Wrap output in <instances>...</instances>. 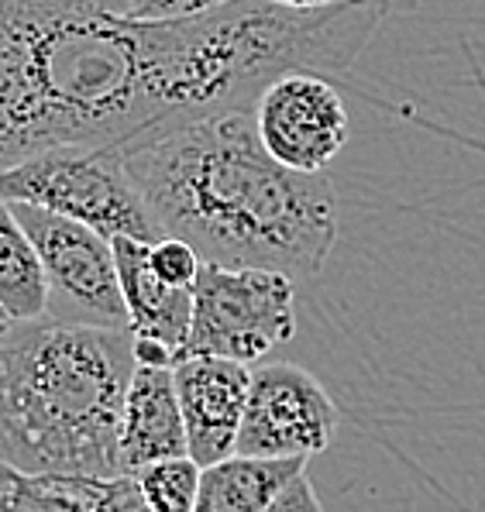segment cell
<instances>
[{
	"label": "cell",
	"instance_id": "ba28073f",
	"mask_svg": "<svg viewBox=\"0 0 485 512\" xmlns=\"http://www.w3.org/2000/svg\"><path fill=\"white\" fill-rule=\"evenodd\" d=\"M265 152L303 176H320L348 145V110L338 86L314 73H286L255 100Z\"/></svg>",
	"mask_w": 485,
	"mask_h": 512
},
{
	"label": "cell",
	"instance_id": "8992f818",
	"mask_svg": "<svg viewBox=\"0 0 485 512\" xmlns=\"http://www.w3.org/2000/svg\"><path fill=\"white\" fill-rule=\"evenodd\" d=\"M11 210L42 258L52 324L128 330L114 244L90 227L25 207V203H11Z\"/></svg>",
	"mask_w": 485,
	"mask_h": 512
},
{
	"label": "cell",
	"instance_id": "e0dca14e",
	"mask_svg": "<svg viewBox=\"0 0 485 512\" xmlns=\"http://www.w3.org/2000/svg\"><path fill=\"white\" fill-rule=\"evenodd\" d=\"M231 0H124L121 14L131 21H186L210 14Z\"/></svg>",
	"mask_w": 485,
	"mask_h": 512
},
{
	"label": "cell",
	"instance_id": "4fadbf2b",
	"mask_svg": "<svg viewBox=\"0 0 485 512\" xmlns=\"http://www.w3.org/2000/svg\"><path fill=\"white\" fill-rule=\"evenodd\" d=\"M303 471L307 461H258L231 454L200 471L193 512H265Z\"/></svg>",
	"mask_w": 485,
	"mask_h": 512
},
{
	"label": "cell",
	"instance_id": "277c9868",
	"mask_svg": "<svg viewBox=\"0 0 485 512\" xmlns=\"http://www.w3.org/2000/svg\"><path fill=\"white\" fill-rule=\"evenodd\" d=\"M0 200L66 217L107 241H162L114 148H49L28 155L0 169Z\"/></svg>",
	"mask_w": 485,
	"mask_h": 512
},
{
	"label": "cell",
	"instance_id": "7c38bea8",
	"mask_svg": "<svg viewBox=\"0 0 485 512\" xmlns=\"http://www.w3.org/2000/svg\"><path fill=\"white\" fill-rule=\"evenodd\" d=\"M0 512H148V506L131 475H21L0 464Z\"/></svg>",
	"mask_w": 485,
	"mask_h": 512
},
{
	"label": "cell",
	"instance_id": "7a4b0ae2",
	"mask_svg": "<svg viewBox=\"0 0 485 512\" xmlns=\"http://www.w3.org/2000/svg\"><path fill=\"white\" fill-rule=\"evenodd\" d=\"M162 238L203 265L314 279L338 241L331 179L265 152L252 110L193 117L114 145Z\"/></svg>",
	"mask_w": 485,
	"mask_h": 512
},
{
	"label": "cell",
	"instance_id": "6da1fadb",
	"mask_svg": "<svg viewBox=\"0 0 485 512\" xmlns=\"http://www.w3.org/2000/svg\"><path fill=\"white\" fill-rule=\"evenodd\" d=\"M197 18L131 21L0 0V169L207 117Z\"/></svg>",
	"mask_w": 485,
	"mask_h": 512
},
{
	"label": "cell",
	"instance_id": "ffe728a7",
	"mask_svg": "<svg viewBox=\"0 0 485 512\" xmlns=\"http://www.w3.org/2000/svg\"><path fill=\"white\" fill-rule=\"evenodd\" d=\"M269 4L293 7V11H314V7H331V4H338V0H269Z\"/></svg>",
	"mask_w": 485,
	"mask_h": 512
},
{
	"label": "cell",
	"instance_id": "9c48e42d",
	"mask_svg": "<svg viewBox=\"0 0 485 512\" xmlns=\"http://www.w3.org/2000/svg\"><path fill=\"white\" fill-rule=\"evenodd\" d=\"M179 413L186 427V454L210 468L234 454L248 403L252 368L224 358H183L172 365Z\"/></svg>",
	"mask_w": 485,
	"mask_h": 512
},
{
	"label": "cell",
	"instance_id": "3957f363",
	"mask_svg": "<svg viewBox=\"0 0 485 512\" xmlns=\"http://www.w3.org/2000/svg\"><path fill=\"white\" fill-rule=\"evenodd\" d=\"M128 330L21 324L0 337V464L21 475L117 478Z\"/></svg>",
	"mask_w": 485,
	"mask_h": 512
},
{
	"label": "cell",
	"instance_id": "52a82bcc",
	"mask_svg": "<svg viewBox=\"0 0 485 512\" xmlns=\"http://www.w3.org/2000/svg\"><path fill=\"white\" fill-rule=\"evenodd\" d=\"M338 406L307 368L265 361L252 368L234 454L258 461H310L338 433Z\"/></svg>",
	"mask_w": 485,
	"mask_h": 512
},
{
	"label": "cell",
	"instance_id": "5b68a950",
	"mask_svg": "<svg viewBox=\"0 0 485 512\" xmlns=\"http://www.w3.org/2000/svg\"><path fill=\"white\" fill-rule=\"evenodd\" d=\"M296 334V282L283 272L200 265L183 358L255 368Z\"/></svg>",
	"mask_w": 485,
	"mask_h": 512
},
{
	"label": "cell",
	"instance_id": "44dd1931",
	"mask_svg": "<svg viewBox=\"0 0 485 512\" xmlns=\"http://www.w3.org/2000/svg\"><path fill=\"white\" fill-rule=\"evenodd\" d=\"M7 327H11V324H7V320H4V313H0V337L7 334Z\"/></svg>",
	"mask_w": 485,
	"mask_h": 512
},
{
	"label": "cell",
	"instance_id": "2e32d148",
	"mask_svg": "<svg viewBox=\"0 0 485 512\" xmlns=\"http://www.w3.org/2000/svg\"><path fill=\"white\" fill-rule=\"evenodd\" d=\"M148 265L159 275L166 286L172 289H193L200 275V258L190 244L176 241V238H162L155 244H148Z\"/></svg>",
	"mask_w": 485,
	"mask_h": 512
},
{
	"label": "cell",
	"instance_id": "d6986e66",
	"mask_svg": "<svg viewBox=\"0 0 485 512\" xmlns=\"http://www.w3.org/2000/svg\"><path fill=\"white\" fill-rule=\"evenodd\" d=\"M45 7H62V11H107V14H121L124 0H35Z\"/></svg>",
	"mask_w": 485,
	"mask_h": 512
},
{
	"label": "cell",
	"instance_id": "5bb4252c",
	"mask_svg": "<svg viewBox=\"0 0 485 512\" xmlns=\"http://www.w3.org/2000/svg\"><path fill=\"white\" fill-rule=\"evenodd\" d=\"M0 313L11 327L49 320V282L42 258L14 217L11 203L0 200Z\"/></svg>",
	"mask_w": 485,
	"mask_h": 512
},
{
	"label": "cell",
	"instance_id": "9a60e30c",
	"mask_svg": "<svg viewBox=\"0 0 485 512\" xmlns=\"http://www.w3.org/2000/svg\"><path fill=\"white\" fill-rule=\"evenodd\" d=\"M200 464L193 458H172L148 464L135 478L148 512H193L200 492Z\"/></svg>",
	"mask_w": 485,
	"mask_h": 512
},
{
	"label": "cell",
	"instance_id": "30bf717a",
	"mask_svg": "<svg viewBox=\"0 0 485 512\" xmlns=\"http://www.w3.org/2000/svg\"><path fill=\"white\" fill-rule=\"evenodd\" d=\"M172 458H190L172 368L135 365L128 392H124L121 430H117L121 475H138L148 464Z\"/></svg>",
	"mask_w": 485,
	"mask_h": 512
},
{
	"label": "cell",
	"instance_id": "ac0fdd59",
	"mask_svg": "<svg viewBox=\"0 0 485 512\" xmlns=\"http://www.w3.org/2000/svg\"><path fill=\"white\" fill-rule=\"evenodd\" d=\"M265 512H324V506H320V499L314 492V482H310L307 471H303V475H296L293 482L279 492V499Z\"/></svg>",
	"mask_w": 485,
	"mask_h": 512
},
{
	"label": "cell",
	"instance_id": "8fae6325",
	"mask_svg": "<svg viewBox=\"0 0 485 512\" xmlns=\"http://www.w3.org/2000/svg\"><path fill=\"white\" fill-rule=\"evenodd\" d=\"M114 262L121 299L128 310V334L135 341H155L183 361L193 317V289H172L148 265V244L114 238Z\"/></svg>",
	"mask_w": 485,
	"mask_h": 512
}]
</instances>
